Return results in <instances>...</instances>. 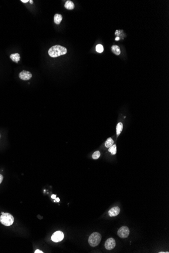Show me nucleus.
<instances>
[{"label":"nucleus","mask_w":169,"mask_h":253,"mask_svg":"<svg viewBox=\"0 0 169 253\" xmlns=\"http://www.w3.org/2000/svg\"><path fill=\"white\" fill-rule=\"evenodd\" d=\"M67 52L66 48L60 45H55L50 48L48 51V54L52 58H56L61 55H65L67 53Z\"/></svg>","instance_id":"1"},{"label":"nucleus","mask_w":169,"mask_h":253,"mask_svg":"<svg viewBox=\"0 0 169 253\" xmlns=\"http://www.w3.org/2000/svg\"><path fill=\"white\" fill-rule=\"evenodd\" d=\"M14 221V217L11 214L2 212V215L0 216V222L3 225L6 226H10L13 224Z\"/></svg>","instance_id":"2"},{"label":"nucleus","mask_w":169,"mask_h":253,"mask_svg":"<svg viewBox=\"0 0 169 253\" xmlns=\"http://www.w3.org/2000/svg\"><path fill=\"white\" fill-rule=\"evenodd\" d=\"M101 241V235L97 232L92 233L89 238V244L91 247L97 246Z\"/></svg>","instance_id":"3"},{"label":"nucleus","mask_w":169,"mask_h":253,"mask_svg":"<svg viewBox=\"0 0 169 253\" xmlns=\"http://www.w3.org/2000/svg\"><path fill=\"white\" fill-rule=\"evenodd\" d=\"M130 234V230L127 226H122L119 229L117 232V235L122 238H127Z\"/></svg>","instance_id":"4"},{"label":"nucleus","mask_w":169,"mask_h":253,"mask_svg":"<svg viewBox=\"0 0 169 253\" xmlns=\"http://www.w3.org/2000/svg\"><path fill=\"white\" fill-rule=\"evenodd\" d=\"M64 238V234L61 231H57L54 232L51 236V239L54 242H58L63 241Z\"/></svg>","instance_id":"5"},{"label":"nucleus","mask_w":169,"mask_h":253,"mask_svg":"<svg viewBox=\"0 0 169 253\" xmlns=\"http://www.w3.org/2000/svg\"><path fill=\"white\" fill-rule=\"evenodd\" d=\"M116 241L113 238H110L105 242V248L107 250H113L116 247Z\"/></svg>","instance_id":"6"},{"label":"nucleus","mask_w":169,"mask_h":253,"mask_svg":"<svg viewBox=\"0 0 169 253\" xmlns=\"http://www.w3.org/2000/svg\"><path fill=\"white\" fill-rule=\"evenodd\" d=\"M19 76L20 79L23 80H28L29 79H31L32 77V74L30 72L28 71H25V70H23L21 72Z\"/></svg>","instance_id":"7"},{"label":"nucleus","mask_w":169,"mask_h":253,"mask_svg":"<svg viewBox=\"0 0 169 253\" xmlns=\"http://www.w3.org/2000/svg\"><path fill=\"white\" fill-rule=\"evenodd\" d=\"M120 212V208L118 207H114L112 208L109 211L108 214L110 217H114L119 215Z\"/></svg>","instance_id":"8"},{"label":"nucleus","mask_w":169,"mask_h":253,"mask_svg":"<svg viewBox=\"0 0 169 253\" xmlns=\"http://www.w3.org/2000/svg\"><path fill=\"white\" fill-rule=\"evenodd\" d=\"M10 57L11 59L15 62L17 63L20 61V57L19 53L12 54L10 55Z\"/></svg>","instance_id":"9"},{"label":"nucleus","mask_w":169,"mask_h":253,"mask_svg":"<svg viewBox=\"0 0 169 253\" xmlns=\"http://www.w3.org/2000/svg\"><path fill=\"white\" fill-rule=\"evenodd\" d=\"M64 7L66 9L68 10H73L75 8V5L73 4V2H72L71 1H67L66 2Z\"/></svg>","instance_id":"10"},{"label":"nucleus","mask_w":169,"mask_h":253,"mask_svg":"<svg viewBox=\"0 0 169 253\" xmlns=\"http://www.w3.org/2000/svg\"><path fill=\"white\" fill-rule=\"evenodd\" d=\"M54 22L56 23V25H59L62 19H63V16L59 14H56L54 16Z\"/></svg>","instance_id":"11"},{"label":"nucleus","mask_w":169,"mask_h":253,"mask_svg":"<svg viewBox=\"0 0 169 253\" xmlns=\"http://www.w3.org/2000/svg\"><path fill=\"white\" fill-rule=\"evenodd\" d=\"M111 51L115 55H119L120 54V48L117 45H113L111 47Z\"/></svg>","instance_id":"12"},{"label":"nucleus","mask_w":169,"mask_h":253,"mask_svg":"<svg viewBox=\"0 0 169 253\" xmlns=\"http://www.w3.org/2000/svg\"><path fill=\"white\" fill-rule=\"evenodd\" d=\"M113 143H114V141H113V139L110 138H110H108V139L105 142V147H106V148H110V147H111V146L113 145Z\"/></svg>","instance_id":"13"},{"label":"nucleus","mask_w":169,"mask_h":253,"mask_svg":"<svg viewBox=\"0 0 169 253\" xmlns=\"http://www.w3.org/2000/svg\"><path fill=\"white\" fill-rule=\"evenodd\" d=\"M123 128V125L122 123L120 122L117 124V136L120 134V133H122Z\"/></svg>","instance_id":"14"},{"label":"nucleus","mask_w":169,"mask_h":253,"mask_svg":"<svg viewBox=\"0 0 169 253\" xmlns=\"http://www.w3.org/2000/svg\"><path fill=\"white\" fill-rule=\"evenodd\" d=\"M108 151L111 153L112 155H115L117 153V146L116 145H113L111 147H110Z\"/></svg>","instance_id":"15"},{"label":"nucleus","mask_w":169,"mask_h":253,"mask_svg":"<svg viewBox=\"0 0 169 253\" xmlns=\"http://www.w3.org/2000/svg\"><path fill=\"white\" fill-rule=\"evenodd\" d=\"M96 50L98 53H101L102 52H103L104 48L100 44H98L96 46Z\"/></svg>","instance_id":"16"},{"label":"nucleus","mask_w":169,"mask_h":253,"mask_svg":"<svg viewBox=\"0 0 169 253\" xmlns=\"http://www.w3.org/2000/svg\"><path fill=\"white\" fill-rule=\"evenodd\" d=\"M100 156V153L99 151H97L93 153V155H92V158H93V159L96 160V159H97L99 158Z\"/></svg>","instance_id":"17"},{"label":"nucleus","mask_w":169,"mask_h":253,"mask_svg":"<svg viewBox=\"0 0 169 253\" xmlns=\"http://www.w3.org/2000/svg\"><path fill=\"white\" fill-rule=\"evenodd\" d=\"M3 180V176H2V174H0V184L2 183Z\"/></svg>","instance_id":"18"},{"label":"nucleus","mask_w":169,"mask_h":253,"mask_svg":"<svg viewBox=\"0 0 169 253\" xmlns=\"http://www.w3.org/2000/svg\"><path fill=\"white\" fill-rule=\"evenodd\" d=\"M43 253V251H41V250H35V253Z\"/></svg>","instance_id":"19"},{"label":"nucleus","mask_w":169,"mask_h":253,"mask_svg":"<svg viewBox=\"0 0 169 253\" xmlns=\"http://www.w3.org/2000/svg\"><path fill=\"white\" fill-rule=\"evenodd\" d=\"M56 196L55 195H52L51 196V198H52V199H55L56 198Z\"/></svg>","instance_id":"20"},{"label":"nucleus","mask_w":169,"mask_h":253,"mask_svg":"<svg viewBox=\"0 0 169 253\" xmlns=\"http://www.w3.org/2000/svg\"><path fill=\"white\" fill-rule=\"evenodd\" d=\"M21 1L23 3H27L29 2V0H21Z\"/></svg>","instance_id":"21"},{"label":"nucleus","mask_w":169,"mask_h":253,"mask_svg":"<svg viewBox=\"0 0 169 253\" xmlns=\"http://www.w3.org/2000/svg\"><path fill=\"white\" fill-rule=\"evenodd\" d=\"M55 200H56V201L57 202H59L60 201V199L59 198H57L55 199Z\"/></svg>","instance_id":"22"},{"label":"nucleus","mask_w":169,"mask_h":253,"mask_svg":"<svg viewBox=\"0 0 169 253\" xmlns=\"http://www.w3.org/2000/svg\"><path fill=\"white\" fill-rule=\"evenodd\" d=\"M29 2H30V3L31 4H33V1H32V0H30Z\"/></svg>","instance_id":"23"},{"label":"nucleus","mask_w":169,"mask_h":253,"mask_svg":"<svg viewBox=\"0 0 169 253\" xmlns=\"http://www.w3.org/2000/svg\"><path fill=\"white\" fill-rule=\"evenodd\" d=\"M120 40V38H117H117H116V41H117V40Z\"/></svg>","instance_id":"24"}]
</instances>
